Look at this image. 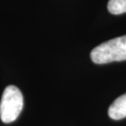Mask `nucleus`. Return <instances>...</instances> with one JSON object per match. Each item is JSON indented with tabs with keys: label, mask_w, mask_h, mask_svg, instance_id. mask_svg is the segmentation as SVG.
I'll return each mask as SVG.
<instances>
[{
	"label": "nucleus",
	"mask_w": 126,
	"mask_h": 126,
	"mask_svg": "<svg viewBox=\"0 0 126 126\" xmlns=\"http://www.w3.org/2000/svg\"><path fill=\"white\" fill-rule=\"evenodd\" d=\"M107 9L110 13L120 15L126 12V0H109Z\"/></svg>",
	"instance_id": "nucleus-4"
},
{
	"label": "nucleus",
	"mask_w": 126,
	"mask_h": 126,
	"mask_svg": "<svg viewBox=\"0 0 126 126\" xmlns=\"http://www.w3.org/2000/svg\"><path fill=\"white\" fill-rule=\"evenodd\" d=\"M108 115L111 119L115 120L126 117V94L117 97L110 106Z\"/></svg>",
	"instance_id": "nucleus-3"
},
{
	"label": "nucleus",
	"mask_w": 126,
	"mask_h": 126,
	"mask_svg": "<svg viewBox=\"0 0 126 126\" xmlns=\"http://www.w3.org/2000/svg\"><path fill=\"white\" fill-rule=\"evenodd\" d=\"M90 56L96 64L125 61L126 60V35L99 44L92 50Z\"/></svg>",
	"instance_id": "nucleus-1"
},
{
	"label": "nucleus",
	"mask_w": 126,
	"mask_h": 126,
	"mask_svg": "<svg viewBox=\"0 0 126 126\" xmlns=\"http://www.w3.org/2000/svg\"><path fill=\"white\" fill-rule=\"evenodd\" d=\"M23 108V96L18 88L9 85L4 89L0 102V118L4 123L16 120Z\"/></svg>",
	"instance_id": "nucleus-2"
}]
</instances>
